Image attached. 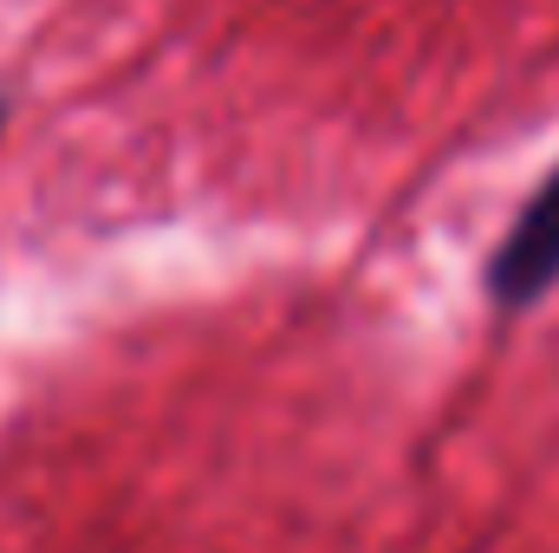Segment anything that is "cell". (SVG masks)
Masks as SVG:
<instances>
[{"instance_id":"cell-1","label":"cell","mask_w":559,"mask_h":553,"mask_svg":"<svg viewBox=\"0 0 559 553\" xmlns=\"http://www.w3.org/2000/svg\"><path fill=\"white\" fill-rule=\"evenodd\" d=\"M554 286H559V169L534 189V202L514 215V228L501 235V248L488 261V293H495L501 313H521Z\"/></svg>"}]
</instances>
